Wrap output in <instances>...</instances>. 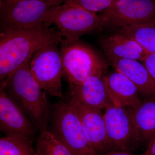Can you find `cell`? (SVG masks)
Segmentation results:
<instances>
[{
	"mask_svg": "<svg viewBox=\"0 0 155 155\" xmlns=\"http://www.w3.org/2000/svg\"><path fill=\"white\" fill-rule=\"evenodd\" d=\"M63 36L56 27L45 26L1 31L0 82L5 81L44 46L60 42Z\"/></svg>",
	"mask_w": 155,
	"mask_h": 155,
	"instance_id": "6da1fadb",
	"label": "cell"
},
{
	"mask_svg": "<svg viewBox=\"0 0 155 155\" xmlns=\"http://www.w3.org/2000/svg\"><path fill=\"white\" fill-rule=\"evenodd\" d=\"M31 57L1 84L0 87L21 108L41 133L47 130L51 107L46 92L42 91L31 72Z\"/></svg>",
	"mask_w": 155,
	"mask_h": 155,
	"instance_id": "7a4b0ae2",
	"label": "cell"
},
{
	"mask_svg": "<svg viewBox=\"0 0 155 155\" xmlns=\"http://www.w3.org/2000/svg\"><path fill=\"white\" fill-rule=\"evenodd\" d=\"M64 77L69 84H79L93 75L103 76L107 64L79 39H64L60 43Z\"/></svg>",
	"mask_w": 155,
	"mask_h": 155,
	"instance_id": "3957f363",
	"label": "cell"
},
{
	"mask_svg": "<svg viewBox=\"0 0 155 155\" xmlns=\"http://www.w3.org/2000/svg\"><path fill=\"white\" fill-rule=\"evenodd\" d=\"M51 132L74 155H98L87 138L77 112L69 97L54 105Z\"/></svg>",
	"mask_w": 155,
	"mask_h": 155,
	"instance_id": "277c9868",
	"label": "cell"
},
{
	"mask_svg": "<svg viewBox=\"0 0 155 155\" xmlns=\"http://www.w3.org/2000/svg\"><path fill=\"white\" fill-rule=\"evenodd\" d=\"M61 3L43 0H0L1 31L44 26L51 9Z\"/></svg>",
	"mask_w": 155,
	"mask_h": 155,
	"instance_id": "5b68a950",
	"label": "cell"
},
{
	"mask_svg": "<svg viewBox=\"0 0 155 155\" xmlns=\"http://www.w3.org/2000/svg\"><path fill=\"white\" fill-rule=\"evenodd\" d=\"M52 24L70 41L79 39L81 35L103 27L101 15L66 2L50 10L44 26L49 27Z\"/></svg>",
	"mask_w": 155,
	"mask_h": 155,
	"instance_id": "8992f818",
	"label": "cell"
},
{
	"mask_svg": "<svg viewBox=\"0 0 155 155\" xmlns=\"http://www.w3.org/2000/svg\"><path fill=\"white\" fill-rule=\"evenodd\" d=\"M59 42L50 43L34 53L30 62V71L39 87L53 97L63 98L61 78L63 63Z\"/></svg>",
	"mask_w": 155,
	"mask_h": 155,
	"instance_id": "52a82bcc",
	"label": "cell"
},
{
	"mask_svg": "<svg viewBox=\"0 0 155 155\" xmlns=\"http://www.w3.org/2000/svg\"><path fill=\"white\" fill-rule=\"evenodd\" d=\"M101 16L108 28L155 24V0H118Z\"/></svg>",
	"mask_w": 155,
	"mask_h": 155,
	"instance_id": "ba28073f",
	"label": "cell"
},
{
	"mask_svg": "<svg viewBox=\"0 0 155 155\" xmlns=\"http://www.w3.org/2000/svg\"><path fill=\"white\" fill-rule=\"evenodd\" d=\"M104 116L113 150L129 153L140 144L128 108L115 105L110 101L105 109Z\"/></svg>",
	"mask_w": 155,
	"mask_h": 155,
	"instance_id": "9c48e42d",
	"label": "cell"
},
{
	"mask_svg": "<svg viewBox=\"0 0 155 155\" xmlns=\"http://www.w3.org/2000/svg\"><path fill=\"white\" fill-rule=\"evenodd\" d=\"M38 129L13 99L0 87V130L6 136H21L31 139Z\"/></svg>",
	"mask_w": 155,
	"mask_h": 155,
	"instance_id": "30bf717a",
	"label": "cell"
},
{
	"mask_svg": "<svg viewBox=\"0 0 155 155\" xmlns=\"http://www.w3.org/2000/svg\"><path fill=\"white\" fill-rule=\"evenodd\" d=\"M69 97L75 107L87 138L97 154L113 150L101 111L87 107Z\"/></svg>",
	"mask_w": 155,
	"mask_h": 155,
	"instance_id": "8fae6325",
	"label": "cell"
},
{
	"mask_svg": "<svg viewBox=\"0 0 155 155\" xmlns=\"http://www.w3.org/2000/svg\"><path fill=\"white\" fill-rule=\"evenodd\" d=\"M103 77L93 75L79 84H69V97L87 107L102 110L111 101Z\"/></svg>",
	"mask_w": 155,
	"mask_h": 155,
	"instance_id": "7c38bea8",
	"label": "cell"
},
{
	"mask_svg": "<svg viewBox=\"0 0 155 155\" xmlns=\"http://www.w3.org/2000/svg\"><path fill=\"white\" fill-rule=\"evenodd\" d=\"M111 65L130 79L146 98L155 97V82L144 65L132 59L107 57Z\"/></svg>",
	"mask_w": 155,
	"mask_h": 155,
	"instance_id": "4fadbf2b",
	"label": "cell"
},
{
	"mask_svg": "<svg viewBox=\"0 0 155 155\" xmlns=\"http://www.w3.org/2000/svg\"><path fill=\"white\" fill-rule=\"evenodd\" d=\"M103 78L110 99L115 105L130 107L141 101L137 87L121 72L116 70Z\"/></svg>",
	"mask_w": 155,
	"mask_h": 155,
	"instance_id": "5bb4252c",
	"label": "cell"
},
{
	"mask_svg": "<svg viewBox=\"0 0 155 155\" xmlns=\"http://www.w3.org/2000/svg\"><path fill=\"white\" fill-rule=\"evenodd\" d=\"M133 120L140 144H148L155 136V97L146 98L127 107Z\"/></svg>",
	"mask_w": 155,
	"mask_h": 155,
	"instance_id": "9a60e30c",
	"label": "cell"
},
{
	"mask_svg": "<svg viewBox=\"0 0 155 155\" xmlns=\"http://www.w3.org/2000/svg\"><path fill=\"white\" fill-rule=\"evenodd\" d=\"M100 43L107 57L141 61L147 53L134 40L122 33L102 38Z\"/></svg>",
	"mask_w": 155,
	"mask_h": 155,
	"instance_id": "2e32d148",
	"label": "cell"
},
{
	"mask_svg": "<svg viewBox=\"0 0 155 155\" xmlns=\"http://www.w3.org/2000/svg\"><path fill=\"white\" fill-rule=\"evenodd\" d=\"M119 30L137 42L147 52L155 54V24L132 25Z\"/></svg>",
	"mask_w": 155,
	"mask_h": 155,
	"instance_id": "e0dca14e",
	"label": "cell"
},
{
	"mask_svg": "<svg viewBox=\"0 0 155 155\" xmlns=\"http://www.w3.org/2000/svg\"><path fill=\"white\" fill-rule=\"evenodd\" d=\"M32 140L21 136L0 139V155H35Z\"/></svg>",
	"mask_w": 155,
	"mask_h": 155,
	"instance_id": "ac0fdd59",
	"label": "cell"
},
{
	"mask_svg": "<svg viewBox=\"0 0 155 155\" xmlns=\"http://www.w3.org/2000/svg\"><path fill=\"white\" fill-rule=\"evenodd\" d=\"M35 155H74L50 131L41 132L37 140Z\"/></svg>",
	"mask_w": 155,
	"mask_h": 155,
	"instance_id": "d6986e66",
	"label": "cell"
},
{
	"mask_svg": "<svg viewBox=\"0 0 155 155\" xmlns=\"http://www.w3.org/2000/svg\"><path fill=\"white\" fill-rule=\"evenodd\" d=\"M118 0H66L65 2L92 12L105 11Z\"/></svg>",
	"mask_w": 155,
	"mask_h": 155,
	"instance_id": "ffe728a7",
	"label": "cell"
},
{
	"mask_svg": "<svg viewBox=\"0 0 155 155\" xmlns=\"http://www.w3.org/2000/svg\"><path fill=\"white\" fill-rule=\"evenodd\" d=\"M141 62L155 82V54L147 53Z\"/></svg>",
	"mask_w": 155,
	"mask_h": 155,
	"instance_id": "44dd1931",
	"label": "cell"
},
{
	"mask_svg": "<svg viewBox=\"0 0 155 155\" xmlns=\"http://www.w3.org/2000/svg\"><path fill=\"white\" fill-rule=\"evenodd\" d=\"M147 145L145 151L141 155H155V136Z\"/></svg>",
	"mask_w": 155,
	"mask_h": 155,
	"instance_id": "7402d4cb",
	"label": "cell"
},
{
	"mask_svg": "<svg viewBox=\"0 0 155 155\" xmlns=\"http://www.w3.org/2000/svg\"><path fill=\"white\" fill-rule=\"evenodd\" d=\"M101 155H132L130 153L121 151L112 150Z\"/></svg>",
	"mask_w": 155,
	"mask_h": 155,
	"instance_id": "603a6c76",
	"label": "cell"
},
{
	"mask_svg": "<svg viewBox=\"0 0 155 155\" xmlns=\"http://www.w3.org/2000/svg\"><path fill=\"white\" fill-rule=\"evenodd\" d=\"M7 2H13V1H18V0H5ZM43 1H59V2H65L66 0H43Z\"/></svg>",
	"mask_w": 155,
	"mask_h": 155,
	"instance_id": "cb8c5ba5",
	"label": "cell"
}]
</instances>
